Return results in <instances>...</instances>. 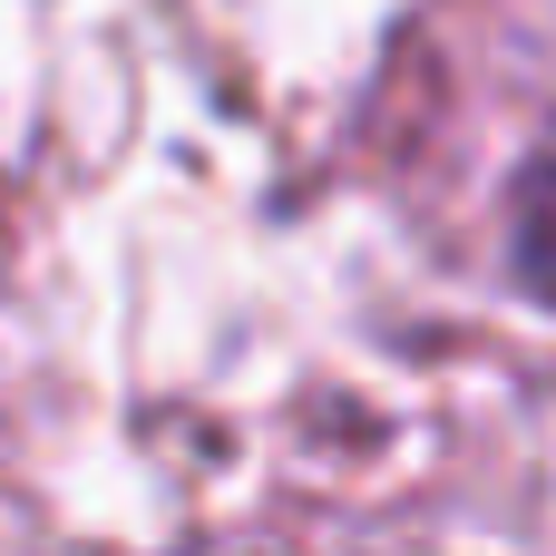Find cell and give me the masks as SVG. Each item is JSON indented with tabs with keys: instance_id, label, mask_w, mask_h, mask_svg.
<instances>
[{
	"instance_id": "1",
	"label": "cell",
	"mask_w": 556,
	"mask_h": 556,
	"mask_svg": "<svg viewBox=\"0 0 556 556\" xmlns=\"http://www.w3.org/2000/svg\"><path fill=\"white\" fill-rule=\"evenodd\" d=\"M508 254H518V283L556 303V137L528 156V176H518V205H508Z\"/></svg>"
}]
</instances>
